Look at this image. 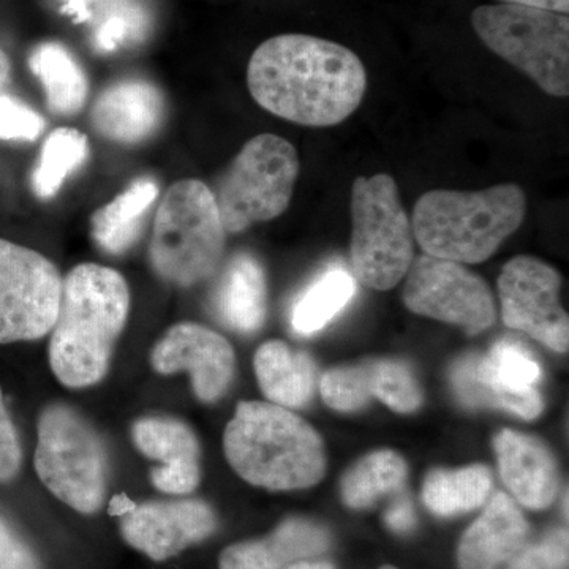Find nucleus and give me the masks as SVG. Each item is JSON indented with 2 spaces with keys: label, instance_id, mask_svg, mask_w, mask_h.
<instances>
[{
  "label": "nucleus",
  "instance_id": "obj_1",
  "mask_svg": "<svg viewBox=\"0 0 569 569\" xmlns=\"http://www.w3.org/2000/svg\"><path fill=\"white\" fill-rule=\"evenodd\" d=\"M254 102L306 127H332L362 102L367 74L361 59L336 41L283 33L263 41L247 67Z\"/></svg>",
  "mask_w": 569,
  "mask_h": 569
},
{
  "label": "nucleus",
  "instance_id": "obj_2",
  "mask_svg": "<svg viewBox=\"0 0 569 569\" xmlns=\"http://www.w3.org/2000/svg\"><path fill=\"white\" fill-rule=\"evenodd\" d=\"M129 309V287L118 271L93 263L71 269L50 342L51 369L62 385L86 388L107 376Z\"/></svg>",
  "mask_w": 569,
  "mask_h": 569
},
{
  "label": "nucleus",
  "instance_id": "obj_3",
  "mask_svg": "<svg viewBox=\"0 0 569 569\" xmlns=\"http://www.w3.org/2000/svg\"><path fill=\"white\" fill-rule=\"evenodd\" d=\"M526 212L527 197L518 183L475 192L430 190L415 204L411 228L426 254L478 264L519 230Z\"/></svg>",
  "mask_w": 569,
  "mask_h": 569
},
{
  "label": "nucleus",
  "instance_id": "obj_4",
  "mask_svg": "<svg viewBox=\"0 0 569 569\" xmlns=\"http://www.w3.org/2000/svg\"><path fill=\"white\" fill-rule=\"evenodd\" d=\"M224 455L247 482L271 490L306 489L325 475L323 441L288 408L241 402L223 437Z\"/></svg>",
  "mask_w": 569,
  "mask_h": 569
},
{
  "label": "nucleus",
  "instance_id": "obj_5",
  "mask_svg": "<svg viewBox=\"0 0 569 569\" xmlns=\"http://www.w3.org/2000/svg\"><path fill=\"white\" fill-rule=\"evenodd\" d=\"M216 197L197 179L174 182L157 209L149 257L167 282L192 287L216 274L224 250Z\"/></svg>",
  "mask_w": 569,
  "mask_h": 569
},
{
  "label": "nucleus",
  "instance_id": "obj_6",
  "mask_svg": "<svg viewBox=\"0 0 569 569\" xmlns=\"http://www.w3.org/2000/svg\"><path fill=\"white\" fill-rule=\"evenodd\" d=\"M350 258L355 279L387 291L413 263L415 234L391 174L359 176L351 187Z\"/></svg>",
  "mask_w": 569,
  "mask_h": 569
},
{
  "label": "nucleus",
  "instance_id": "obj_7",
  "mask_svg": "<svg viewBox=\"0 0 569 569\" xmlns=\"http://www.w3.org/2000/svg\"><path fill=\"white\" fill-rule=\"evenodd\" d=\"M479 39L552 97L569 96L568 14L498 3L471 13Z\"/></svg>",
  "mask_w": 569,
  "mask_h": 569
},
{
  "label": "nucleus",
  "instance_id": "obj_8",
  "mask_svg": "<svg viewBox=\"0 0 569 569\" xmlns=\"http://www.w3.org/2000/svg\"><path fill=\"white\" fill-rule=\"evenodd\" d=\"M298 176L299 157L290 141L272 133L247 141L213 193L224 231L241 233L282 216Z\"/></svg>",
  "mask_w": 569,
  "mask_h": 569
},
{
  "label": "nucleus",
  "instance_id": "obj_9",
  "mask_svg": "<svg viewBox=\"0 0 569 569\" xmlns=\"http://www.w3.org/2000/svg\"><path fill=\"white\" fill-rule=\"evenodd\" d=\"M36 471L59 500L91 515L107 489V452L92 426L73 408L51 406L39 418Z\"/></svg>",
  "mask_w": 569,
  "mask_h": 569
},
{
  "label": "nucleus",
  "instance_id": "obj_10",
  "mask_svg": "<svg viewBox=\"0 0 569 569\" xmlns=\"http://www.w3.org/2000/svg\"><path fill=\"white\" fill-rule=\"evenodd\" d=\"M62 280L43 254L0 239V343L37 340L51 332Z\"/></svg>",
  "mask_w": 569,
  "mask_h": 569
},
{
  "label": "nucleus",
  "instance_id": "obj_11",
  "mask_svg": "<svg viewBox=\"0 0 569 569\" xmlns=\"http://www.w3.org/2000/svg\"><path fill=\"white\" fill-rule=\"evenodd\" d=\"M541 367L518 340H498L489 355H468L451 369V387L468 407L498 408L523 419L538 418Z\"/></svg>",
  "mask_w": 569,
  "mask_h": 569
},
{
  "label": "nucleus",
  "instance_id": "obj_12",
  "mask_svg": "<svg viewBox=\"0 0 569 569\" xmlns=\"http://www.w3.org/2000/svg\"><path fill=\"white\" fill-rule=\"evenodd\" d=\"M402 298L411 312L459 326L468 336L481 335L497 320L492 291L481 277L426 253L408 269Z\"/></svg>",
  "mask_w": 569,
  "mask_h": 569
},
{
  "label": "nucleus",
  "instance_id": "obj_13",
  "mask_svg": "<svg viewBox=\"0 0 569 569\" xmlns=\"http://www.w3.org/2000/svg\"><path fill=\"white\" fill-rule=\"evenodd\" d=\"M561 276L529 254L512 258L498 276L501 320L542 346L567 353L569 318L560 302Z\"/></svg>",
  "mask_w": 569,
  "mask_h": 569
},
{
  "label": "nucleus",
  "instance_id": "obj_14",
  "mask_svg": "<svg viewBox=\"0 0 569 569\" xmlns=\"http://www.w3.org/2000/svg\"><path fill=\"white\" fill-rule=\"evenodd\" d=\"M151 361L163 376L189 372L201 402L220 399L234 377L233 348L224 337L197 323L173 326L153 347Z\"/></svg>",
  "mask_w": 569,
  "mask_h": 569
},
{
  "label": "nucleus",
  "instance_id": "obj_15",
  "mask_svg": "<svg viewBox=\"0 0 569 569\" xmlns=\"http://www.w3.org/2000/svg\"><path fill=\"white\" fill-rule=\"evenodd\" d=\"M216 516L200 500L151 501L122 518L129 545L153 560H164L216 530Z\"/></svg>",
  "mask_w": 569,
  "mask_h": 569
},
{
  "label": "nucleus",
  "instance_id": "obj_16",
  "mask_svg": "<svg viewBox=\"0 0 569 569\" xmlns=\"http://www.w3.org/2000/svg\"><path fill=\"white\" fill-rule=\"evenodd\" d=\"M498 467L512 497L522 507L545 509L559 493V470L548 447L537 438L503 430L496 441Z\"/></svg>",
  "mask_w": 569,
  "mask_h": 569
},
{
  "label": "nucleus",
  "instance_id": "obj_17",
  "mask_svg": "<svg viewBox=\"0 0 569 569\" xmlns=\"http://www.w3.org/2000/svg\"><path fill=\"white\" fill-rule=\"evenodd\" d=\"M163 114V96L157 86L123 80L100 93L92 108V123L108 140L133 144L156 133Z\"/></svg>",
  "mask_w": 569,
  "mask_h": 569
},
{
  "label": "nucleus",
  "instance_id": "obj_18",
  "mask_svg": "<svg viewBox=\"0 0 569 569\" xmlns=\"http://www.w3.org/2000/svg\"><path fill=\"white\" fill-rule=\"evenodd\" d=\"M529 523L507 493L498 492L459 546L460 569H500L522 550Z\"/></svg>",
  "mask_w": 569,
  "mask_h": 569
},
{
  "label": "nucleus",
  "instance_id": "obj_19",
  "mask_svg": "<svg viewBox=\"0 0 569 569\" xmlns=\"http://www.w3.org/2000/svg\"><path fill=\"white\" fill-rule=\"evenodd\" d=\"M329 546L323 527L305 519L283 522L261 541L231 546L220 557L222 569H284L298 561L320 556Z\"/></svg>",
  "mask_w": 569,
  "mask_h": 569
},
{
  "label": "nucleus",
  "instance_id": "obj_20",
  "mask_svg": "<svg viewBox=\"0 0 569 569\" xmlns=\"http://www.w3.org/2000/svg\"><path fill=\"white\" fill-rule=\"evenodd\" d=\"M216 317L227 328L253 335L264 323L266 279L263 268L250 253H238L224 266L211 299Z\"/></svg>",
  "mask_w": 569,
  "mask_h": 569
},
{
  "label": "nucleus",
  "instance_id": "obj_21",
  "mask_svg": "<svg viewBox=\"0 0 569 569\" xmlns=\"http://www.w3.org/2000/svg\"><path fill=\"white\" fill-rule=\"evenodd\" d=\"M254 373L269 402L283 408H301L312 399L317 367L305 351H295L280 340H271L254 355Z\"/></svg>",
  "mask_w": 569,
  "mask_h": 569
},
{
  "label": "nucleus",
  "instance_id": "obj_22",
  "mask_svg": "<svg viewBox=\"0 0 569 569\" xmlns=\"http://www.w3.org/2000/svg\"><path fill=\"white\" fill-rule=\"evenodd\" d=\"M159 197V186L152 179L134 181L92 216V236L104 252L121 254L140 238L146 212Z\"/></svg>",
  "mask_w": 569,
  "mask_h": 569
},
{
  "label": "nucleus",
  "instance_id": "obj_23",
  "mask_svg": "<svg viewBox=\"0 0 569 569\" xmlns=\"http://www.w3.org/2000/svg\"><path fill=\"white\" fill-rule=\"evenodd\" d=\"M29 67L47 92L48 108L59 116H71L84 107L89 82L74 56L58 41H47L29 56Z\"/></svg>",
  "mask_w": 569,
  "mask_h": 569
},
{
  "label": "nucleus",
  "instance_id": "obj_24",
  "mask_svg": "<svg viewBox=\"0 0 569 569\" xmlns=\"http://www.w3.org/2000/svg\"><path fill=\"white\" fill-rule=\"evenodd\" d=\"M355 293V277L346 268L331 266L296 299L291 328L299 336L316 335L350 305Z\"/></svg>",
  "mask_w": 569,
  "mask_h": 569
},
{
  "label": "nucleus",
  "instance_id": "obj_25",
  "mask_svg": "<svg viewBox=\"0 0 569 569\" xmlns=\"http://www.w3.org/2000/svg\"><path fill=\"white\" fill-rule=\"evenodd\" d=\"M492 475L485 466L460 470H433L422 486V500L438 516H456L477 509L488 500Z\"/></svg>",
  "mask_w": 569,
  "mask_h": 569
},
{
  "label": "nucleus",
  "instance_id": "obj_26",
  "mask_svg": "<svg viewBox=\"0 0 569 569\" xmlns=\"http://www.w3.org/2000/svg\"><path fill=\"white\" fill-rule=\"evenodd\" d=\"M408 468L397 452L377 451L359 460L342 479V498L350 508L372 507L381 497L399 492Z\"/></svg>",
  "mask_w": 569,
  "mask_h": 569
},
{
  "label": "nucleus",
  "instance_id": "obj_27",
  "mask_svg": "<svg viewBox=\"0 0 569 569\" xmlns=\"http://www.w3.org/2000/svg\"><path fill=\"white\" fill-rule=\"evenodd\" d=\"M89 153L88 138L77 129L54 130L41 148L32 173V189L41 200H50L63 181L84 162Z\"/></svg>",
  "mask_w": 569,
  "mask_h": 569
},
{
  "label": "nucleus",
  "instance_id": "obj_28",
  "mask_svg": "<svg viewBox=\"0 0 569 569\" xmlns=\"http://www.w3.org/2000/svg\"><path fill=\"white\" fill-rule=\"evenodd\" d=\"M134 445L148 458L163 466L178 462H198L200 447L192 430L183 422L167 418H144L134 422Z\"/></svg>",
  "mask_w": 569,
  "mask_h": 569
},
{
  "label": "nucleus",
  "instance_id": "obj_29",
  "mask_svg": "<svg viewBox=\"0 0 569 569\" xmlns=\"http://www.w3.org/2000/svg\"><path fill=\"white\" fill-rule=\"evenodd\" d=\"M372 397L387 403L397 413H411L422 403V391L413 370L397 359L367 361Z\"/></svg>",
  "mask_w": 569,
  "mask_h": 569
},
{
  "label": "nucleus",
  "instance_id": "obj_30",
  "mask_svg": "<svg viewBox=\"0 0 569 569\" xmlns=\"http://www.w3.org/2000/svg\"><path fill=\"white\" fill-rule=\"evenodd\" d=\"M149 17L137 0H110L104 6L93 31V47L100 52H112L126 44L144 39Z\"/></svg>",
  "mask_w": 569,
  "mask_h": 569
},
{
  "label": "nucleus",
  "instance_id": "obj_31",
  "mask_svg": "<svg viewBox=\"0 0 569 569\" xmlns=\"http://www.w3.org/2000/svg\"><path fill=\"white\" fill-rule=\"evenodd\" d=\"M321 396L326 406L337 411H356L365 408L372 399L367 362L328 370L321 378Z\"/></svg>",
  "mask_w": 569,
  "mask_h": 569
},
{
  "label": "nucleus",
  "instance_id": "obj_32",
  "mask_svg": "<svg viewBox=\"0 0 569 569\" xmlns=\"http://www.w3.org/2000/svg\"><path fill=\"white\" fill-rule=\"evenodd\" d=\"M44 119L14 97L0 93V140L36 141L43 133Z\"/></svg>",
  "mask_w": 569,
  "mask_h": 569
},
{
  "label": "nucleus",
  "instance_id": "obj_33",
  "mask_svg": "<svg viewBox=\"0 0 569 569\" xmlns=\"http://www.w3.org/2000/svg\"><path fill=\"white\" fill-rule=\"evenodd\" d=\"M568 531L553 530L538 545L520 550L509 569H568Z\"/></svg>",
  "mask_w": 569,
  "mask_h": 569
},
{
  "label": "nucleus",
  "instance_id": "obj_34",
  "mask_svg": "<svg viewBox=\"0 0 569 569\" xmlns=\"http://www.w3.org/2000/svg\"><path fill=\"white\" fill-rule=\"evenodd\" d=\"M21 460L20 438L0 391V482H7L17 477Z\"/></svg>",
  "mask_w": 569,
  "mask_h": 569
},
{
  "label": "nucleus",
  "instance_id": "obj_35",
  "mask_svg": "<svg viewBox=\"0 0 569 569\" xmlns=\"http://www.w3.org/2000/svg\"><path fill=\"white\" fill-rule=\"evenodd\" d=\"M152 482L162 492L186 496L200 485V463L178 462L162 466L152 471Z\"/></svg>",
  "mask_w": 569,
  "mask_h": 569
},
{
  "label": "nucleus",
  "instance_id": "obj_36",
  "mask_svg": "<svg viewBox=\"0 0 569 569\" xmlns=\"http://www.w3.org/2000/svg\"><path fill=\"white\" fill-rule=\"evenodd\" d=\"M0 569H39L31 549L0 518Z\"/></svg>",
  "mask_w": 569,
  "mask_h": 569
},
{
  "label": "nucleus",
  "instance_id": "obj_37",
  "mask_svg": "<svg viewBox=\"0 0 569 569\" xmlns=\"http://www.w3.org/2000/svg\"><path fill=\"white\" fill-rule=\"evenodd\" d=\"M385 520H387L389 529L397 531V533H408V531L413 530L417 516H415L413 503H411L410 498L407 496L397 498L385 515Z\"/></svg>",
  "mask_w": 569,
  "mask_h": 569
},
{
  "label": "nucleus",
  "instance_id": "obj_38",
  "mask_svg": "<svg viewBox=\"0 0 569 569\" xmlns=\"http://www.w3.org/2000/svg\"><path fill=\"white\" fill-rule=\"evenodd\" d=\"M500 2L531 7V9L556 11V13L561 14H568L569 11V0H500Z\"/></svg>",
  "mask_w": 569,
  "mask_h": 569
},
{
  "label": "nucleus",
  "instance_id": "obj_39",
  "mask_svg": "<svg viewBox=\"0 0 569 569\" xmlns=\"http://www.w3.org/2000/svg\"><path fill=\"white\" fill-rule=\"evenodd\" d=\"M92 2L93 0H62V10L74 21L84 22L92 17Z\"/></svg>",
  "mask_w": 569,
  "mask_h": 569
},
{
  "label": "nucleus",
  "instance_id": "obj_40",
  "mask_svg": "<svg viewBox=\"0 0 569 569\" xmlns=\"http://www.w3.org/2000/svg\"><path fill=\"white\" fill-rule=\"evenodd\" d=\"M137 507L138 505L130 500L126 493H119V496L111 498L110 505H108V512H110V516H114V518H126Z\"/></svg>",
  "mask_w": 569,
  "mask_h": 569
},
{
  "label": "nucleus",
  "instance_id": "obj_41",
  "mask_svg": "<svg viewBox=\"0 0 569 569\" xmlns=\"http://www.w3.org/2000/svg\"><path fill=\"white\" fill-rule=\"evenodd\" d=\"M11 63L7 52L0 48V89L6 88L10 82Z\"/></svg>",
  "mask_w": 569,
  "mask_h": 569
},
{
  "label": "nucleus",
  "instance_id": "obj_42",
  "mask_svg": "<svg viewBox=\"0 0 569 569\" xmlns=\"http://www.w3.org/2000/svg\"><path fill=\"white\" fill-rule=\"evenodd\" d=\"M284 569H335L332 565L325 563V561H298V563L290 565Z\"/></svg>",
  "mask_w": 569,
  "mask_h": 569
},
{
  "label": "nucleus",
  "instance_id": "obj_43",
  "mask_svg": "<svg viewBox=\"0 0 569 569\" xmlns=\"http://www.w3.org/2000/svg\"><path fill=\"white\" fill-rule=\"evenodd\" d=\"M380 569H396V568H392V567H383V568H380Z\"/></svg>",
  "mask_w": 569,
  "mask_h": 569
}]
</instances>
